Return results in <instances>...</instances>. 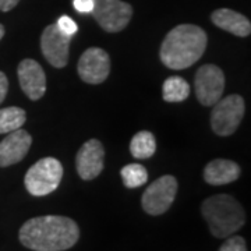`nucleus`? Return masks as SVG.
Here are the masks:
<instances>
[{
	"label": "nucleus",
	"instance_id": "nucleus-1",
	"mask_svg": "<svg viewBox=\"0 0 251 251\" xmlns=\"http://www.w3.org/2000/svg\"><path fill=\"white\" fill-rule=\"evenodd\" d=\"M18 237L23 246L34 251H64L78 242L80 229L67 216H36L21 226Z\"/></svg>",
	"mask_w": 251,
	"mask_h": 251
},
{
	"label": "nucleus",
	"instance_id": "nucleus-2",
	"mask_svg": "<svg viewBox=\"0 0 251 251\" xmlns=\"http://www.w3.org/2000/svg\"><path fill=\"white\" fill-rule=\"evenodd\" d=\"M205 31L193 24H181L165 36L161 45L162 63L172 70H184L201 59L206 48Z\"/></svg>",
	"mask_w": 251,
	"mask_h": 251
},
{
	"label": "nucleus",
	"instance_id": "nucleus-3",
	"mask_svg": "<svg viewBox=\"0 0 251 251\" xmlns=\"http://www.w3.org/2000/svg\"><path fill=\"white\" fill-rule=\"evenodd\" d=\"M202 216L208 224L209 232L218 239L234 234L246 224L243 206L229 194H218L206 198L201 205Z\"/></svg>",
	"mask_w": 251,
	"mask_h": 251
},
{
	"label": "nucleus",
	"instance_id": "nucleus-4",
	"mask_svg": "<svg viewBox=\"0 0 251 251\" xmlns=\"http://www.w3.org/2000/svg\"><path fill=\"white\" fill-rule=\"evenodd\" d=\"M62 177V163L54 158H42L28 169L24 183L31 196L44 197L59 187Z\"/></svg>",
	"mask_w": 251,
	"mask_h": 251
},
{
	"label": "nucleus",
	"instance_id": "nucleus-5",
	"mask_svg": "<svg viewBox=\"0 0 251 251\" xmlns=\"http://www.w3.org/2000/svg\"><path fill=\"white\" fill-rule=\"evenodd\" d=\"M244 110H246L244 99L237 94L219 99L214 105L211 113L212 130L221 137L232 135L242 123Z\"/></svg>",
	"mask_w": 251,
	"mask_h": 251
},
{
	"label": "nucleus",
	"instance_id": "nucleus-6",
	"mask_svg": "<svg viewBox=\"0 0 251 251\" xmlns=\"http://www.w3.org/2000/svg\"><path fill=\"white\" fill-rule=\"evenodd\" d=\"M177 193V180L171 175L162 176L151 183L141 198L143 209L150 215H162L173 204Z\"/></svg>",
	"mask_w": 251,
	"mask_h": 251
},
{
	"label": "nucleus",
	"instance_id": "nucleus-7",
	"mask_svg": "<svg viewBox=\"0 0 251 251\" xmlns=\"http://www.w3.org/2000/svg\"><path fill=\"white\" fill-rule=\"evenodd\" d=\"M91 14L106 32H119L130 23L133 7L123 0H94Z\"/></svg>",
	"mask_w": 251,
	"mask_h": 251
},
{
	"label": "nucleus",
	"instance_id": "nucleus-8",
	"mask_svg": "<svg viewBox=\"0 0 251 251\" xmlns=\"http://www.w3.org/2000/svg\"><path fill=\"white\" fill-rule=\"evenodd\" d=\"M196 95L204 106H212L222 98L225 91L224 72L215 64H204L194 80Z\"/></svg>",
	"mask_w": 251,
	"mask_h": 251
},
{
	"label": "nucleus",
	"instance_id": "nucleus-9",
	"mask_svg": "<svg viewBox=\"0 0 251 251\" xmlns=\"http://www.w3.org/2000/svg\"><path fill=\"white\" fill-rule=\"evenodd\" d=\"M72 36L63 34L56 24L48 25L41 36V48L50 66L63 69L69 62V46Z\"/></svg>",
	"mask_w": 251,
	"mask_h": 251
},
{
	"label": "nucleus",
	"instance_id": "nucleus-10",
	"mask_svg": "<svg viewBox=\"0 0 251 251\" xmlns=\"http://www.w3.org/2000/svg\"><path fill=\"white\" fill-rule=\"evenodd\" d=\"M77 70L87 84H102L110 73L109 54L100 48H90L80 57Z\"/></svg>",
	"mask_w": 251,
	"mask_h": 251
},
{
	"label": "nucleus",
	"instance_id": "nucleus-11",
	"mask_svg": "<svg viewBox=\"0 0 251 251\" xmlns=\"http://www.w3.org/2000/svg\"><path fill=\"white\" fill-rule=\"evenodd\" d=\"M17 74L21 90L31 100H38L45 95L46 75L39 63L34 59H24L18 64Z\"/></svg>",
	"mask_w": 251,
	"mask_h": 251
},
{
	"label": "nucleus",
	"instance_id": "nucleus-12",
	"mask_svg": "<svg viewBox=\"0 0 251 251\" xmlns=\"http://www.w3.org/2000/svg\"><path fill=\"white\" fill-rule=\"evenodd\" d=\"M105 150L100 141L92 138L80 148L77 153V171L82 180H92L103 169Z\"/></svg>",
	"mask_w": 251,
	"mask_h": 251
},
{
	"label": "nucleus",
	"instance_id": "nucleus-13",
	"mask_svg": "<svg viewBox=\"0 0 251 251\" xmlns=\"http://www.w3.org/2000/svg\"><path fill=\"white\" fill-rule=\"evenodd\" d=\"M32 137L28 131L17 128L0 143V168L11 166L21 161L31 148Z\"/></svg>",
	"mask_w": 251,
	"mask_h": 251
},
{
	"label": "nucleus",
	"instance_id": "nucleus-14",
	"mask_svg": "<svg viewBox=\"0 0 251 251\" xmlns=\"http://www.w3.org/2000/svg\"><path fill=\"white\" fill-rule=\"evenodd\" d=\"M211 20L216 27L225 29L236 36H249L251 23L246 16L230 9H218L211 14Z\"/></svg>",
	"mask_w": 251,
	"mask_h": 251
},
{
	"label": "nucleus",
	"instance_id": "nucleus-15",
	"mask_svg": "<svg viewBox=\"0 0 251 251\" xmlns=\"http://www.w3.org/2000/svg\"><path fill=\"white\" fill-rule=\"evenodd\" d=\"M240 176V166L233 161L215 159L211 161L204 169V180L212 186L229 184Z\"/></svg>",
	"mask_w": 251,
	"mask_h": 251
},
{
	"label": "nucleus",
	"instance_id": "nucleus-16",
	"mask_svg": "<svg viewBox=\"0 0 251 251\" xmlns=\"http://www.w3.org/2000/svg\"><path fill=\"white\" fill-rule=\"evenodd\" d=\"M190 95V85L179 75L166 78L162 87V97L166 102H183Z\"/></svg>",
	"mask_w": 251,
	"mask_h": 251
},
{
	"label": "nucleus",
	"instance_id": "nucleus-17",
	"mask_svg": "<svg viewBox=\"0 0 251 251\" xmlns=\"http://www.w3.org/2000/svg\"><path fill=\"white\" fill-rule=\"evenodd\" d=\"M156 150V141L152 133L150 131H140L131 138L130 143V152L137 159H147L151 158Z\"/></svg>",
	"mask_w": 251,
	"mask_h": 251
},
{
	"label": "nucleus",
	"instance_id": "nucleus-18",
	"mask_svg": "<svg viewBox=\"0 0 251 251\" xmlns=\"http://www.w3.org/2000/svg\"><path fill=\"white\" fill-rule=\"evenodd\" d=\"M25 110L17 106L0 109V134H9L25 123Z\"/></svg>",
	"mask_w": 251,
	"mask_h": 251
},
{
	"label": "nucleus",
	"instance_id": "nucleus-19",
	"mask_svg": "<svg viewBox=\"0 0 251 251\" xmlns=\"http://www.w3.org/2000/svg\"><path fill=\"white\" fill-rule=\"evenodd\" d=\"M122 179L126 187L137 188L141 187L148 180V172L140 163H128L120 171Z\"/></svg>",
	"mask_w": 251,
	"mask_h": 251
},
{
	"label": "nucleus",
	"instance_id": "nucleus-20",
	"mask_svg": "<svg viewBox=\"0 0 251 251\" xmlns=\"http://www.w3.org/2000/svg\"><path fill=\"white\" fill-rule=\"evenodd\" d=\"M219 251H247L246 240L242 236H229L219 247Z\"/></svg>",
	"mask_w": 251,
	"mask_h": 251
},
{
	"label": "nucleus",
	"instance_id": "nucleus-21",
	"mask_svg": "<svg viewBox=\"0 0 251 251\" xmlns=\"http://www.w3.org/2000/svg\"><path fill=\"white\" fill-rule=\"evenodd\" d=\"M56 25H57V28L62 31L63 34H66V35L69 36H73L74 34H77V31H78V27H77L75 21L69 17V16H62L57 20Z\"/></svg>",
	"mask_w": 251,
	"mask_h": 251
},
{
	"label": "nucleus",
	"instance_id": "nucleus-22",
	"mask_svg": "<svg viewBox=\"0 0 251 251\" xmlns=\"http://www.w3.org/2000/svg\"><path fill=\"white\" fill-rule=\"evenodd\" d=\"M73 6L78 13L88 14L94 10V0H73Z\"/></svg>",
	"mask_w": 251,
	"mask_h": 251
},
{
	"label": "nucleus",
	"instance_id": "nucleus-23",
	"mask_svg": "<svg viewBox=\"0 0 251 251\" xmlns=\"http://www.w3.org/2000/svg\"><path fill=\"white\" fill-rule=\"evenodd\" d=\"M7 91H9V80L4 73L0 72V103L6 98Z\"/></svg>",
	"mask_w": 251,
	"mask_h": 251
},
{
	"label": "nucleus",
	"instance_id": "nucleus-24",
	"mask_svg": "<svg viewBox=\"0 0 251 251\" xmlns=\"http://www.w3.org/2000/svg\"><path fill=\"white\" fill-rule=\"evenodd\" d=\"M20 0H0V10L1 11H10L18 4Z\"/></svg>",
	"mask_w": 251,
	"mask_h": 251
},
{
	"label": "nucleus",
	"instance_id": "nucleus-25",
	"mask_svg": "<svg viewBox=\"0 0 251 251\" xmlns=\"http://www.w3.org/2000/svg\"><path fill=\"white\" fill-rule=\"evenodd\" d=\"M3 36H4V27H3V25L0 24V39H1Z\"/></svg>",
	"mask_w": 251,
	"mask_h": 251
}]
</instances>
